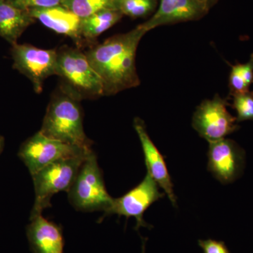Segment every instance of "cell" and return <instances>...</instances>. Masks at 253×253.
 I'll use <instances>...</instances> for the list:
<instances>
[{
    "label": "cell",
    "mask_w": 253,
    "mask_h": 253,
    "mask_svg": "<svg viewBox=\"0 0 253 253\" xmlns=\"http://www.w3.org/2000/svg\"><path fill=\"white\" fill-rule=\"evenodd\" d=\"M56 76L62 78L61 86L80 101L104 96L101 78L77 46H63L57 50Z\"/></svg>",
    "instance_id": "3"
},
{
    "label": "cell",
    "mask_w": 253,
    "mask_h": 253,
    "mask_svg": "<svg viewBox=\"0 0 253 253\" xmlns=\"http://www.w3.org/2000/svg\"><path fill=\"white\" fill-rule=\"evenodd\" d=\"M28 11L43 26L58 34L71 38L77 47L81 49L85 46L81 36L82 18L63 5Z\"/></svg>",
    "instance_id": "13"
},
{
    "label": "cell",
    "mask_w": 253,
    "mask_h": 253,
    "mask_svg": "<svg viewBox=\"0 0 253 253\" xmlns=\"http://www.w3.org/2000/svg\"><path fill=\"white\" fill-rule=\"evenodd\" d=\"M36 21L29 11L16 7L7 0H0V37L12 45Z\"/></svg>",
    "instance_id": "15"
},
{
    "label": "cell",
    "mask_w": 253,
    "mask_h": 253,
    "mask_svg": "<svg viewBox=\"0 0 253 253\" xmlns=\"http://www.w3.org/2000/svg\"><path fill=\"white\" fill-rule=\"evenodd\" d=\"M91 150L55 140L39 131L23 143L18 156L33 175L55 161L83 156Z\"/></svg>",
    "instance_id": "6"
},
{
    "label": "cell",
    "mask_w": 253,
    "mask_h": 253,
    "mask_svg": "<svg viewBox=\"0 0 253 253\" xmlns=\"http://www.w3.org/2000/svg\"><path fill=\"white\" fill-rule=\"evenodd\" d=\"M123 15L116 9H107L82 18L81 36L84 45H94L96 38L119 22Z\"/></svg>",
    "instance_id": "16"
},
{
    "label": "cell",
    "mask_w": 253,
    "mask_h": 253,
    "mask_svg": "<svg viewBox=\"0 0 253 253\" xmlns=\"http://www.w3.org/2000/svg\"><path fill=\"white\" fill-rule=\"evenodd\" d=\"M61 5L84 18L102 10L115 9V0H63Z\"/></svg>",
    "instance_id": "19"
},
{
    "label": "cell",
    "mask_w": 253,
    "mask_h": 253,
    "mask_svg": "<svg viewBox=\"0 0 253 253\" xmlns=\"http://www.w3.org/2000/svg\"><path fill=\"white\" fill-rule=\"evenodd\" d=\"M11 55L14 68L31 81L38 94L42 91L44 81L56 75L57 49H44L31 44H13Z\"/></svg>",
    "instance_id": "8"
},
{
    "label": "cell",
    "mask_w": 253,
    "mask_h": 253,
    "mask_svg": "<svg viewBox=\"0 0 253 253\" xmlns=\"http://www.w3.org/2000/svg\"><path fill=\"white\" fill-rule=\"evenodd\" d=\"M19 9L29 10L51 7L62 4L63 0H7Z\"/></svg>",
    "instance_id": "21"
},
{
    "label": "cell",
    "mask_w": 253,
    "mask_h": 253,
    "mask_svg": "<svg viewBox=\"0 0 253 253\" xmlns=\"http://www.w3.org/2000/svg\"><path fill=\"white\" fill-rule=\"evenodd\" d=\"M199 245L204 253H231L223 241L216 240H199Z\"/></svg>",
    "instance_id": "22"
},
{
    "label": "cell",
    "mask_w": 253,
    "mask_h": 253,
    "mask_svg": "<svg viewBox=\"0 0 253 253\" xmlns=\"http://www.w3.org/2000/svg\"><path fill=\"white\" fill-rule=\"evenodd\" d=\"M147 33L141 25L131 31L111 37L94 44L85 54L104 85V96L115 95L140 84L136 68V53Z\"/></svg>",
    "instance_id": "1"
},
{
    "label": "cell",
    "mask_w": 253,
    "mask_h": 253,
    "mask_svg": "<svg viewBox=\"0 0 253 253\" xmlns=\"http://www.w3.org/2000/svg\"><path fill=\"white\" fill-rule=\"evenodd\" d=\"M233 109L237 113L236 121H253V91H246L232 96Z\"/></svg>",
    "instance_id": "20"
},
{
    "label": "cell",
    "mask_w": 253,
    "mask_h": 253,
    "mask_svg": "<svg viewBox=\"0 0 253 253\" xmlns=\"http://www.w3.org/2000/svg\"><path fill=\"white\" fill-rule=\"evenodd\" d=\"M80 101L61 86L48 105L40 130L42 134L66 144L91 149L93 141L84 132Z\"/></svg>",
    "instance_id": "2"
},
{
    "label": "cell",
    "mask_w": 253,
    "mask_h": 253,
    "mask_svg": "<svg viewBox=\"0 0 253 253\" xmlns=\"http://www.w3.org/2000/svg\"><path fill=\"white\" fill-rule=\"evenodd\" d=\"M231 67L229 78L230 96L250 91V86L253 84V54L247 63H237Z\"/></svg>",
    "instance_id": "17"
},
{
    "label": "cell",
    "mask_w": 253,
    "mask_h": 253,
    "mask_svg": "<svg viewBox=\"0 0 253 253\" xmlns=\"http://www.w3.org/2000/svg\"><path fill=\"white\" fill-rule=\"evenodd\" d=\"M134 127L140 140L148 174L156 181L160 187L164 190L173 206H176V200L172 181L164 157L150 138L145 123L141 118H134Z\"/></svg>",
    "instance_id": "12"
},
{
    "label": "cell",
    "mask_w": 253,
    "mask_h": 253,
    "mask_svg": "<svg viewBox=\"0 0 253 253\" xmlns=\"http://www.w3.org/2000/svg\"><path fill=\"white\" fill-rule=\"evenodd\" d=\"M158 0H115V9L131 18H146L154 13Z\"/></svg>",
    "instance_id": "18"
},
{
    "label": "cell",
    "mask_w": 253,
    "mask_h": 253,
    "mask_svg": "<svg viewBox=\"0 0 253 253\" xmlns=\"http://www.w3.org/2000/svg\"><path fill=\"white\" fill-rule=\"evenodd\" d=\"M4 147V138L0 134V154H1V151H3V149Z\"/></svg>",
    "instance_id": "24"
},
{
    "label": "cell",
    "mask_w": 253,
    "mask_h": 253,
    "mask_svg": "<svg viewBox=\"0 0 253 253\" xmlns=\"http://www.w3.org/2000/svg\"><path fill=\"white\" fill-rule=\"evenodd\" d=\"M68 201L76 211L106 212L112 206L113 199L105 186L103 173L94 151L86 156L71 189Z\"/></svg>",
    "instance_id": "4"
},
{
    "label": "cell",
    "mask_w": 253,
    "mask_h": 253,
    "mask_svg": "<svg viewBox=\"0 0 253 253\" xmlns=\"http://www.w3.org/2000/svg\"><path fill=\"white\" fill-rule=\"evenodd\" d=\"M159 187L156 181L147 173L137 186L121 197L113 199L112 206L100 218V221L106 216L118 214L125 216L126 219L135 218L136 231L142 226L151 228L144 221V214L151 205L164 197L165 194L160 191Z\"/></svg>",
    "instance_id": "9"
},
{
    "label": "cell",
    "mask_w": 253,
    "mask_h": 253,
    "mask_svg": "<svg viewBox=\"0 0 253 253\" xmlns=\"http://www.w3.org/2000/svg\"><path fill=\"white\" fill-rule=\"evenodd\" d=\"M227 100L216 95L212 99L204 100L196 108L192 118V126L208 142L224 139L237 131L236 118L228 111Z\"/></svg>",
    "instance_id": "7"
},
{
    "label": "cell",
    "mask_w": 253,
    "mask_h": 253,
    "mask_svg": "<svg viewBox=\"0 0 253 253\" xmlns=\"http://www.w3.org/2000/svg\"><path fill=\"white\" fill-rule=\"evenodd\" d=\"M210 9L205 0H160L152 16L140 25L148 33L160 26L198 21Z\"/></svg>",
    "instance_id": "11"
},
{
    "label": "cell",
    "mask_w": 253,
    "mask_h": 253,
    "mask_svg": "<svg viewBox=\"0 0 253 253\" xmlns=\"http://www.w3.org/2000/svg\"><path fill=\"white\" fill-rule=\"evenodd\" d=\"M90 152L55 161L31 175L36 198L30 218L42 214L44 210L51 207V200L55 194L62 191L68 193Z\"/></svg>",
    "instance_id": "5"
},
{
    "label": "cell",
    "mask_w": 253,
    "mask_h": 253,
    "mask_svg": "<svg viewBox=\"0 0 253 253\" xmlns=\"http://www.w3.org/2000/svg\"><path fill=\"white\" fill-rule=\"evenodd\" d=\"M208 169L222 184L233 182L242 173L244 166L243 149L231 139L209 143Z\"/></svg>",
    "instance_id": "10"
},
{
    "label": "cell",
    "mask_w": 253,
    "mask_h": 253,
    "mask_svg": "<svg viewBox=\"0 0 253 253\" xmlns=\"http://www.w3.org/2000/svg\"><path fill=\"white\" fill-rule=\"evenodd\" d=\"M26 235L33 253H63L64 238L62 227L43 217L42 214L30 218Z\"/></svg>",
    "instance_id": "14"
},
{
    "label": "cell",
    "mask_w": 253,
    "mask_h": 253,
    "mask_svg": "<svg viewBox=\"0 0 253 253\" xmlns=\"http://www.w3.org/2000/svg\"><path fill=\"white\" fill-rule=\"evenodd\" d=\"M205 1L207 3L208 6H209L210 9H211L214 5L216 4L218 0H205Z\"/></svg>",
    "instance_id": "23"
}]
</instances>
